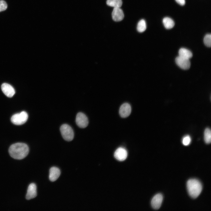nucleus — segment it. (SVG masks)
<instances>
[{
  "label": "nucleus",
  "mask_w": 211,
  "mask_h": 211,
  "mask_svg": "<svg viewBox=\"0 0 211 211\" xmlns=\"http://www.w3.org/2000/svg\"><path fill=\"white\" fill-rule=\"evenodd\" d=\"M107 4L110 6L120 8L122 5V0H107Z\"/></svg>",
  "instance_id": "nucleus-16"
},
{
  "label": "nucleus",
  "mask_w": 211,
  "mask_h": 211,
  "mask_svg": "<svg viewBox=\"0 0 211 211\" xmlns=\"http://www.w3.org/2000/svg\"><path fill=\"white\" fill-rule=\"evenodd\" d=\"M60 171L59 169L56 167H52L50 170L49 178L50 181L52 182L56 180L59 176L60 174Z\"/></svg>",
  "instance_id": "nucleus-13"
},
{
  "label": "nucleus",
  "mask_w": 211,
  "mask_h": 211,
  "mask_svg": "<svg viewBox=\"0 0 211 211\" xmlns=\"http://www.w3.org/2000/svg\"><path fill=\"white\" fill-rule=\"evenodd\" d=\"M178 54V56L188 59H190L193 56V54L190 50L184 48L179 49Z\"/></svg>",
  "instance_id": "nucleus-14"
},
{
  "label": "nucleus",
  "mask_w": 211,
  "mask_h": 211,
  "mask_svg": "<svg viewBox=\"0 0 211 211\" xmlns=\"http://www.w3.org/2000/svg\"><path fill=\"white\" fill-rule=\"evenodd\" d=\"M204 42L207 47H210L211 45V35L210 34H206L204 38Z\"/></svg>",
  "instance_id": "nucleus-19"
},
{
  "label": "nucleus",
  "mask_w": 211,
  "mask_h": 211,
  "mask_svg": "<svg viewBox=\"0 0 211 211\" xmlns=\"http://www.w3.org/2000/svg\"><path fill=\"white\" fill-rule=\"evenodd\" d=\"M60 131L64 139L66 141H70L74 137V132L72 128L67 124H64L60 127Z\"/></svg>",
  "instance_id": "nucleus-3"
},
{
  "label": "nucleus",
  "mask_w": 211,
  "mask_h": 211,
  "mask_svg": "<svg viewBox=\"0 0 211 211\" xmlns=\"http://www.w3.org/2000/svg\"><path fill=\"white\" fill-rule=\"evenodd\" d=\"M187 188L190 196L193 198H195L200 194L202 186L200 182L198 180L191 179L187 182Z\"/></svg>",
  "instance_id": "nucleus-2"
},
{
  "label": "nucleus",
  "mask_w": 211,
  "mask_h": 211,
  "mask_svg": "<svg viewBox=\"0 0 211 211\" xmlns=\"http://www.w3.org/2000/svg\"><path fill=\"white\" fill-rule=\"evenodd\" d=\"M163 23L165 27L167 29H170L173 28L175 25L173 21L171 18L166 17L163 20Z\"/></svg>",
  "instance_id": "nucleus-15"
},
{
  "label": "nucleus",
  "mask_w": 211,
  "mask_h": 211,
  "mask_svg": "<svg viewBox=\"0 0 211 211\" xmlns=\"http://www.w3.org/2000/svg\"><path fill=\"white\" fill-rule=\"evenodd\" d=\"M175 62L177 65L183 69L187 70L190 67V63L189 59L178 56L176 58Z\"/></svg>",
  "instance_id": "nucleus-6"
},
{
  "label": "nucleus",
  "mask_w": 211,
  "mask_h": 211,
  "mask_svg": "<svg viewBox=\"0 0 211 211\" xmlns=\"http://www.w3.org/2000/svg\"><path fill=\"white\" fill-rule=\"evenodd\" d=\"M29 149L28 146L23 143H17L11 145L9 149L10 156L14 159H21L28 154Z\"/></svg>",
  "instance_id": "nucleus-1"
},
{
  "label": "nucleus",
  "mask_w": 211,
  "mask_h": 211,
  "mask_svg": "<svg viewBox=\"0 0 211 211\" xmlns=\"http://www.w3.org/2000/svg\"><path fill=\"white\" fill-rule=\"evenodd\" d=\"M146 29V24L145 21L144 19L140 20L138 23L137 30L140 32L142 33L144 32Z\"/></svg>",
  "instance_id": "nucleus-18"
},
{
  "label": "nucleus",
  "mask_w": 211,
  "mask_h": 211,
  "mask_svg": "<svg viewBox=\"0 0 211 211\" xmlns=\"http://www.w3.org/2000/svg\"><path fill=\"white\" fill-rule=\"evenodd\" d=\"M131 112V108L130 104L127 103L122 104L120 107L119 113L121 117L125 118L128 117Z\"/></svg>",
  "instance_id": "nucleus-7"
},
{
  "label": "nucleus",
  "mask_w": 211,
  "mask_h": 211,
  "mask_svg": "<svg viewBox=\"0 0 211 211\" xmlns=\"http://www.w3.org/2000/svg\"><path fill=\"white\" fill-rule=\"evenodd\" d=\"M181 6L184 5L185 4V0H175Z\"/></svg>",
  "instance_id": "nucleus-22"
},
{
  "label": "nucleus",
  "mask_w": 211,
  "mask_h": 211,
  "mask_svg": "<svg viewBox=\"0 0 211 211\" xmlns=\"http://www.w3.org/2000/svg\"><path fill=\"white\" fill-rule=\"evenodd\" d=\"M37 195V187L35 184H30L28 188L26 198L28 200L35 198Z\"/></svg>",
  "instance_id": "nucleus-11"
},
{
  "label": "nucleus",
  "mask_w": 211,
  "mask_h": 211,
  "mask_svg": "<svg viewBox=\"0 0 211 211\" xmlns=\"http://www.w3.org/2000/svg\"><path fill=\"white\" fill-rule=\"evenodd\" d=\"M7 8V5L5 1L0 0V12L5 10Z\"/></svg>",
  "instance_id": "nucleus-21"
},
{
  "label": "nucleus",
  "mask_w": 211,
  "mask_h": 211,
  "mask_svg": "<svg viewBox=\"0 0 211 211\" xmlns=\"http://www.w3.org/2000/svg\"><path fill=\"white\" fill-rule=\"evenodd\" d=\"M163 200V196L161 194L158 193L156 195L152 200V206L154 209H159L161 205Z\"/></svg>",
  "instance_id": "nucleus-9"
},
{
  "label": "nucleus",
  "mask_w": 211,
  "mask_h": 211,
  "mask_svg": "<svg viewBox=\"0 0 211 211\" xmlns=\"http://www.w3.org/2000/svg\"><path fill=\"white\" fill-rule=\"evenodd\" d=\"M204 140L207 144L210 143L211 141V131L209 128H207L204 132Z\"/></svg>",
  "instance_id": "nucleus-17"
},
{
  "label": "nucleus",
  "mask_w": 211,
  "mask_h": 211,
  "mask_svg": "<svg viewBox=\"0 0 211 211\" xmlns=\"http://www.w3.org/2000/svg\"><path fill=\"white\" fill-rule=\"evenodd\" d=\"M127 152L126 149L122 147L118 148L114 154L115 157L119 161H123L125 160L127 157Z\"/></svg>",
  "instance_id": "nucleus-8"
},
{
  "label": "nucleus",
  "mask_w": 211,
  "mask_h": 211,
  "mask_svg": "<svg viewBox=\"0 0 211 211\" xmlns=\"http://www.w3.org/2000/svg\"><path fill=\"white\" fill-rule=\"evenodd\" d=\"M1 89L3 93L8 97H12L15 93L13 88L7 83L3 84L1 86Z\"/></svg>",
  "instance_id": "nucleus-10"
},
{
  "label": "nucleus",
  "mask_w": 211,
  "mask_h": 211,
  "mask_svg": "<svg viewBox=\"0 0 211 211\" xmlns=\"http://www.w3.org/2000/svg\"><path fill=\"white\" fill-rule=\"evenodd\" d=\"M76 122L77 125L80 128H84L89 124L88 119L86 115L81 112L78 113L76 116Z\"/></svg>",
  "instance_id": "nucleus-5"
},
{
  "label": "nucleus",
  "mask_w": 211,
  "mask_h": 211,
  "mask_svg": "<svg viewBox=\"0 0 211 211\" xmlns=\"http://www.w3.org/2000/svg\"><path fill=\"white\" fill-rule=\"evenodd\" d=\"M112 15L113 20L115 21H120L124 17L123 11L119 7L114 8Z\"/></svg>",
  "instance_id": "nucleus-12"
},
{
  "label": "nucleus",
  "mask_w": 211,
  "mask_h": 211,
  "mask_svg": "<svg viewBox=\"0 0 211 211\" xmlns=\"http://www.w3.org/2000/svg\"><path fill=\"white\" fill-rule=\"evenodd\" d=\"M191 141L190 137L188 135H186L183 137L182 140V143L185 146L189 145Z\"/></svg>",
  "instance_id": "nucleus-20"
},
{
  "label": "nucleus",
  "mask_w": 211,
  "mask_h": 211,
  "mask_svg": "<svg viewBox=\"0 0 211 211\" xmlns=\"http://www.w3.org/2000/svg\"><path fill=\"white\" fill-rule=\"evenodd\" d=\"M28 118L27 113L25 111H23L13 115L11 118V120L13 124L20 125L25 123Z\"/></svg>",
  "instance_id": "nucleus-4"
}]
</instances>
